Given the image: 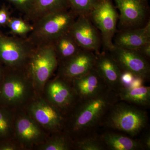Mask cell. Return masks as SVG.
Instances as JSON below:
<instances>
[{
	"mask_svg": "<svg viewBox=\"0 0 150 150\" xmlns=\"http://www.w3.org/2000/svg\"><path fill=\"white\" fill-rule=\"evenodd\" d=\"M148 121L147 113L145 110L120 100L110 108L101 125L135 137L145 129Z\"/></svg>",
	"mask_w": 150,
	"mask_h": 150,
	"instance_id": "obj_2",
	"label": "cell"
},
{
	"mask_svg": "<svg viewBox=\"0 0 150 150\" xmlns=\"http://www.w3.org/2000/svg\"><path fill=\"white\" fill-rule=\"evenodd\" d=\"M28 110V115L41 127L56 133L64 129L65 115L48 100L36 98L30 103Z\"/></svg>",
	"mask_w": 150,
	"mask_h": 150,
	"instance_id": "obj_9",
	"label": "cell"
},
{
	"mask_svg": "<svg viewBox=\"0 0 150 150\" xmlns=\"http://www.w3.org/2000/svg\"><path fill=\"white\" fill-rule=\"evenodd\" d=\"M26 68H6L0 87V101L10 107L24 105L35 93Z\"/></svg>",
	"mask_w": 150,
	"mask_h": 150,
	"instance_id": "obj_4",
	"label": "cell"
},
{
	"mask_svg": "<svg viewBox=\"0 0 150 150\" xmlns=\"http://www.w3.org/2000/svg\"><path fill=\"white\" fill-rule=\"evenodd\" d=\"M95 54L94 69L108 87L118 93L124 86L121 81V69L108 51H100Z\"/></svg>",
	"mask_w": 150,
	"mask_h": 150,
	"instance_id": "obj_14",
	"label": "cell"
},
{
	"mask_svg": "<svg viewBox=\"0 0 150 150\" xmlns=\"http://www.w3.org/2000/svg\"><path fill=\"white\" fill-rule=\"evenodd\" d=\"M71 83L78 100L96 96L108 88L94 68L86 74L74 79Z\"/></svg>",
	"mask_w": 150,
	"mask_h": 150,
	"instance_id": "obj_16",
	"label": "cell"
},
{
	"mask_svg": "<svg viewBox=\"0 0 150 150\" xmlns=\"http://www.w3.org/2000/svg\"><path fill=\"white\" fill-rule=\"evenodd\" d=\"M96 54L93 51L81 49L77 54L59 65L58 76L71 82L94 68Z\"/></svg>",
	"mask_w": 150,
	"mask_h": 150,
	"instance_id": "obj_13",
	"label": "cell"
},
{
	"mask_svg": "<svg viewBox=\"0 0 150 150\" xmlns=\"http://www.w3.org/2000/svg\"><path fill=\"white\" fill-rule=\"evenodd\" d=\"M70 9L69 0H34L32 8L26 18L33 22L48 14Z\"/></svg>",
	"mask_w": 150,
	"mask_h": 150,
	"instance_id": "obj_20",
	"label": "cell"
},
{
	"mask_svg": "<svg viewBox=\"0 0 150 150\" xmlns=\"http://www.w3.org/2000/svg\"><path fill=\"white\" fill-rule=\"evenodd\" d=\"M19 149V147L14 143H6L0 146V150H17Z\"/></svg>",
	"mask_w": 150,
	"mask_h": 150,
	"instance_id": "obj_31",
	"label": "cell"
},
{
	"mask_svg": "<svg viewBox=\"0 0 150 150\" xmlns=\"http://www.w3.org/2000/svg\"><path fill=\"white\" fill-rule=\"evenodd\" d=\"M113 38L114 46L136 50L150 42V21L144 27L118 30Z\"/></svg>",
	"mask_w": 150,
	"mask_h": 150,
	"instance_id": "obj_17",
	"label": "cell"
},
{
	"mask_svg": "<svg viewBox=\"0 0 150 150\" xmlns=\"http://www.w3.org/2000/svg\"><path fill=\"white\" fill-rule=\"evenodd\" d=\"M100 33L102 45L106 51L114 46L113 39L118 32L119 14L112 0H99L88 15Z\"/></svg>",
	"mask_w": 150,
	"mask_h": 150,
	"instance_id": "obj_6",
	"label": "cell"
},
{
	"mask_svg": "<svg viewBox=\"0 0 150 150\" xmlns=\"http://www.w3.org/2000/svg\"><path fill=\"white\" fill-rule=\"evenodd\" d=\"M100 136L106 149L109 150H144L140 141L120 133L107 131Z\"/></svg>",
	"mask_w": 150,
	"mask_h": 150,
	"instance_id": "obj_19",
	"label": "cell"
},
{
	"mask_svg": "<svg viewBox=\"0 0 150 150\" xmlns=\"http://www.w3.org/2000/svg\"><path fill=\"white\" fill-rule=\"evenodd\" d=\"M140 142L142 143L144 150L150 149V134L149 131H147L144 134L142 139Z\"/></svg>",
	"mask_w": 150,
	"mask_h": 150,
	"instance_id": "obj_30",
	"label": "cell"
},
{
	"mask_svg": "<svg viewBox=\"0 0 150 150\" xmlns=\"http://www.w3.org/2000/svg\"><path fill=\"white\" fill-rule=\"evenodd\" d=\"M11 4L19 11L27 16L33 6L34 0H5Z\"/></svg>",
	"mask_w": 150,
	"mask_h": 150,
	"instance_id": "obj_27",
	"label": "cell"
},
{
	"mask_svg": "<svg viewBox=\"0 0 150 150\" xmlns=\"http://www.w3.org/2000/svg\"><path fill=\"white\" fill-rule=\"evenodd\" d=\"M58 66L59 62L51 44L35 46L26 68L35 92L40 93L43 91Z\"/></svg>",
	"mask_w": 150,
	"mask_h": 150,
	"instance_id": "obj_5",
	"label": "cell"
},
{
	"mask_svg": "<svg viewBox=\"0 0 150 150\" xmlns=\"http://www.w3.org/2000/svg\"><path fill=\"white\" fill-rule=\"evenodd\" d=\"M1 64L2 63L0 61V82H2V81L6 72V70L4 69L2 66Z\"/></svg>",
	"mask_w": 150,
	"mask_h": 150,
	"instance_id": "obj_32",
	"label": "cell"
},
{
	"mask_svg": "<svg viewBox=\"0 0 150 150\" xmlns=\"http://www.w3.org/2000/svg\"><path fill=\"white\" fill-rule=\"evenodd\" d=\"M120 101L139 108H149L150 105V87L141 85L123 86L118 93Z\"/></svg>",
	"mask_w": 150,
	"mask_h": 150,
	"instance_id": "obj_18",
	"label": "cell"
},
{
	"mask_svg": "<svg viewBox=\"0 0 150 150\" xmlns=\"http://www.w3.org/2000/svg\"><path fill=\"white\" fill-rule=\"evenodd\" d=\"M12 35L23 38H27L32 31L33 26L23 19L11 17L6 25Z\"/></svg>",
	"mask_w": 150,
	"mask_h": 150,
	"instance_id": "obj_24",
	"label": "cell"
},
{
	"mask_svg": "<svg viewBox=\"0 0 150 150\" xmlns=\"http://www.w3.org/2000/svg\"><path fill=\"white\" fill-rule=\"evenodd\" d=\"M40 126L29 115L21 114L15 118L14 132L20 145L30 147L43 142L46 136Z\"/></svg>",
	"mask_w": 150,
	"mask_h": 150,
	"instance_id": "obj_15",
	"label": "cell"
},
{
	"mask_svg": "<svg viewBox=\"0 0 150 150\" xmlns=\"http://www.w3.org/2000/svg\"><path fill=\"white\" fill-rule=\"evenodd\" d=\"M77 17L70 9L44 16L33 22L28 38L35 46L51 44L69 31Z\"/></svg>",
	"mask_w": 150,
	"mask_h": 150,
	"instance_id": "obj_3",
	"label": "cell"
},
{
	"mask_svg": "<svg viewBox=\"0 0 150 150\" xmlns=\"http://www.w3.org/2000/svg\"><path fill=\"white\" fill-rule=\"evenodd\" d=\"M108 52L122 72L131 73L144 81L149 80L150 66L148 59L137 51L114 46Z\"/></svg>",
	"mask_w": 150,
	"mask_h": 150,
	"instance_id": "obj_10",
	"label": "cell"
},
{
	"mask_svg": "<svg viewBox=\"0 0 150 150\" xmlns=\"http://www.w3.org/2000/svg\"><path fill=\"white\" fill-rule=\"evenodd\" d=\"M11 17L8 8L6 6H3L0 8V26H6Z\"/></svg>",
	"mask_w": 150,
	"mask_h": 150,
	"instance_id": "obj_28",
	"label": "cell"
},
{
	"mask_svg": "<svg viewBox=\"0 0 150 150\" xmlns=\"http://www.w3.org/2000/svg\"><path fill=\"white\" fill-rule=\"evenodd\" d=\"M70 32L82 49L95 53L100 52L102 45L101 35L88 15L78 16Z\"/></svg>",
	"mask_w": 150,
	"mask_h": 150,
	"instance_id": "obj_12",
	"label": "cell"
},
{
	"mask_svg": "<svg viewBox=\"0 0 150 150\" xmlns=\"http://www.w3.org/2000/svg\"><path fill=\"white\" fill-rule=\"evenodd\" d=\"M134 51H137L138 53L146 58L147 59H150V42L146 43Z\"/></svg>",
	"mask_w": 150,
	"mask_h": 150,
	"instance_id": "obj_29",
	"label": "cell"
},
{
	"mask_svg": "<svg viewBox=\"0 0 150 150\" xmlns=\"http://www.w3.org/2000/svg\"><path fill=\"white\" fill-rule=\"evenodd\" d=\"M119 101L118 93L108 88L96 96L78 100L65 117V133L74 140L94 132L110 108Z\"/></svg>",
	"mask_w": 150,
	"mask_h": 150,
	"instance_id": "obj_1",
	"label": "cell"
},
{
	"mask_svg": "<svg viewBox=\"0 0 150 150\" xmlns=\"http://www.w3.org/2000/svg\"><path fill=\"white\" fill-rule=\"evenodd\" d=\"M45 88L47 100L59 108L65 116L78 101L71 82L59 76L47 82Z\"/></svg>",
	"mask_w": 150,
	"mask_h": 150,
	"instance_id": "obj_11",
	"label": "cell"
},
{
	"mask_svg": "<svg viewBox=\"0 0 150 150\" xmlns=\"http://www.w3.org/2000/svg\"><path fill=\"white\" fill-rule=\"evenodd\" d=\"M99 0H69L70 9L78 16L88 15Z\"/></svg>",
	"mask_w": 150,
	"mask_h": 150,
	"instance_id": "obj_26",
	"label": "cell"
},
{
	"mask_svg": "<svg viewBox=\"0 0 150 150\" xmlns=\"http://www.w3.org/2000/svg\"><path fill=\"white\" fill-rule=\"evenodd\" d=\"M58 132L56 136L43 142L38 149L41 150H69L73 149V140L66 134Z\"/></svg>",
	"mask_w": 150,
	"mask_h": 150,
	"instance_id": "obj_23",
	"label": "cell"
},
{
	"mask_svg": "<svg viewBox=\"0 0 150 150\" xmlns=\"http://www.w3.org/2000/svg\"><path fill=\"white\" fill-rule=\"evenodd\" d=\"M73 149L77 150H104L106 148L101 136L94 131L73 140Z\"/></svg>",
	"mask_w": 150,
	"mask_h": 150,
	"instance_id": "obj_22",
	"label": "cell"
},
{
	"mask_svg": "<svg viewBox=\"0 0 150 150\" xmlns=\"http://www.w3.org/2000/svg\"><path fill=\"white\" fill-rule=\"evenodd\" d=\"M51 44L56 53L59 65L71 58L82 49L76 43L70 30L59 36Z\"/></svg>",
	"mask_w": 150,
	"mask_h": 150,
	"instance_id": "obj_21",
	"label": "cell"
},
{
	"mask_svg": "<svg viewBox=\"0 0 150 150\" xmlns=\"http://www.w3.org/2000/svg\"><path fill=\"white\" fill-rule=\"evenodd\" d=\"M15 118L11 112L0 108V137H9L14 132Z\"/></svg>",
	"mask_w": 150,
	"mask_h": 150,
	"instance_id": "obj_25",
	"label": "cell"
},
{
	"mask_svg": "<svg viewBox=\"0 0 150 150\" xmlns=\"http://www.w3.org/2000/svg\"><path fill=\"white\" fill-rule=\"evenodd\" d=\"M35 47L28 38L8 36L0 30V61L7 69L26 68Z\"/></svg>",
	"mask_w": 150,
	"mask_h": 150,
	"instance_id": "obj_7",
	"label": "cell"
},
{
	"mask_svg": "<svg viewBox=\"0 0 150 150\" xmlns=\"http://www.w3.org/2000/svg\"><path fill=\"white\" fill-rule=\"evenodd\" d=\"M120 12L118 30L145 26L150 21L149 0H113Z\"/></svg>",
	"mask_w": 150,
	"mask_h": 150,
	"instance_id": "obj_8",
	"label": "cell"
}]
</instances>
